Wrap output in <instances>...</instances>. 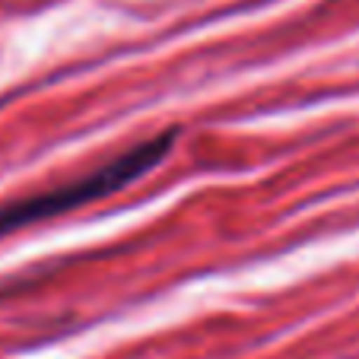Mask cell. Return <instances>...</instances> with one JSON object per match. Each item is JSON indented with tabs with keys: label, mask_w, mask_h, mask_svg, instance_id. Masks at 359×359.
Listing matches in <instances>:
<instances>
[{
	"label": "cell",
	"mask_w": 359,
	"mask_h": 359,
	"mask_svg": "<svg viewBox=\"0 0 359 359\" xmlns=\"http://www.w3.org/2000/svg\"><path fill=\"white\" fill-rule=\"evenodd\" d=\"M178 140V130L169 128L165 134H156L149 140H140L137 147L118 153L115 159H109L105 165L86 172V175L74 178L67 184H57L51 191H39V194L20 197V201L0 203V238L13 236V232L26 229V226L45 223V219H57L64 213H74L86 203L105 201V197L124 191L128 184H134L137 178H143L147 172H153L165 156H169L172 143Z\"/></svg>",
	"instance_id": "6da1fadb"
}]
</instances>
